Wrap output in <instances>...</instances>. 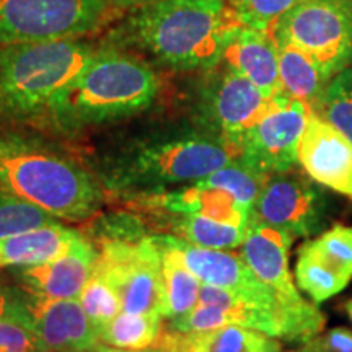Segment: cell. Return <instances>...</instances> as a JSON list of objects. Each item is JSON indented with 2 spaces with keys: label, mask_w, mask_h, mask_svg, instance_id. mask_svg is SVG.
<instances>
[{
  "label": "cell",
  "mask_w": 352,
  "mask_h": 352,
  "mask_svg": "<svg viewBox=\"0 0 352 352\" xmlns=\"http://www.w3.org/2000/svg\"><path fill=\"white\" fill-rule=\"evenodd\" d=\"M241 26L228 0H160L129 10L104 46L135 51L176 72L209 70L222 63Z\"/></svg>",
  "instance_id": "1"
},
{
  "label": "cell",
  "mask_w": 352,
  "mask_h": 352,
  "mask_svg": "<svg viewBox=\"0 0 352 352\" xmlns=\"http://www.w3.org/2000/svg\"><path fill=\"white\" fill-rule=\"evenodd\" d=\"M235 160L230 145L201 127L165 126L132 135L107 155L103 179L114 191L151 195L199 182Z\"/></svg>",
  "instance_id": "2"
},
{
  "label": "cell",
  "mask_w": 352,
  "mask_h": 352,
  "mask_svg": "<svg viewBox=\"0 0 352 352\" xmlns=\"http://www.w3.org/2000/svg\"><path fill=\"white\" fill-rule=\"evenodd\" d=\"M160 94V78L151 65L131 52L104 46L57 94L46 121L60 132L107 124L148 109Z\"/></svg>",
  "instance_id": "3"
},
{
  "label": "cell",
  "mask_w": 352,
  "mask_h": 352,
  "mask_svg": "<svg viewBox=\"0 0 352 352\" xmlns=\"http://www.w3.org/2000/svg\"><path fill=\"white\" fill-rule=\"evenodd\" d=\"M0 189L69 222L91 219L103 204L100 183L77 162L16 129H0Z\"/></svg>",
  "instance_id": "4"
},
{
  "label": "cell",
  "mask_w": 352,
  "mask_h": 352,
  "mask_svg": "<svg viewBox=\"0 0 352 352\" xmlns=\"http://www.w3.org/2000/svg\"><path fill=\"white\" fill-rule=\"evenodd\" d=\"M94 51L80 39L0 43V129L46 121L52 96Z\"/></svg>",
  "instance_id": "5"
},
{
  "label": "cell",
  "mask_w": 352,
  "mask_h": 352,
  "mask_svg": "<svg viewBox=\"0 0 352 352\" xmlns=\"http://www.w3.org/2000/svg\"><path fill=\"white\" fill-rule=\"evenodd\" d=\"M104 0H0V43L77 39L113 19Z\"/></svg>",
  "instance_id": "6"
},
{
  "label": "cell",
  "mask_w": 352,
  "mask_h": 352,
  "mask_svg": "<svg viewBox=\"0 0 352 352\" xmlns=\"http://www.w3.org/2000/svg\"><path fill=\"white\" fill-rule=\"evenodd\" d=\"M272 36L300 47L333 78L352 64V0H303L277 21Z\"/></svg>",
  "instance_id": "7"
},
{
  "label": "cell",
  "mask_w": 352,
  "mask_h": 352,
  "mask_svg": "<svg viewBox=\"0 0 352 352\" xmlns=\"http://www.w3.org/2000/svg\"><path fill=\"white\" fill-rule=\"evenodd\" d=\"M94 274L116 290L124 314L162 315L164 311L162 254L155 236L139 241H101Z\"/></svg>",
  "instance_id": "8"
},
{
  "label": "cell",
  "mask_w": 352,
  "mask_h": 352,
  "mask_svg": "<svg viewBox=\"0 0 352 352\" xmlns=\"http://www.w3.org/2000/svg\"><path fill=\"white\" fill-rule=\"evenodd\" d=\"M270 101L256 85L222 60L208 70L201 88V129L217 135L240 155L241 140L266 113Z\"/></svg>",
  "instance_id": "9"
},
{
  "label": "cell",
  "mask_w": 352,
  "mask_h": 352,
  "mask_svg": "<svg viewBox=\"0 0 352 352\" xmlns=\"http://www.w3.org/2000/svg\"><path fill=\"white\" fill-rule=\"evenodd\" d=\"M311 109L285 94L272 96L266 113L241 140L239 160L259 173H287L297 164V151Z\"/></svg>",
  "instance_id": "10"
},
{
  "label": "cell",
  "mask_w": 352,
  "mask_h": 352,
  "mask_svg": "<svg viewBox=\"0 0 352 352\" xmlns=\"http://www.w3.org/2000/svg\"><path fill=\"white\" fill-rule=\"evenodd\" d=\"M327 214V195L305 176L290 170L272 175L264 183L252 219L307 239L324 232Z\"/></svg>",
  "instance_id": "11"
},
{
  "label": "cell",
  "mask_w": 352,
  "mask_h": 352,
  "mask_svg": "<svg viewBox=\"0 0 352 352\" xmlns=\"http://www.w3.org/2000/svg\"><path fill=\"white\" fill-rule=\"evenodd\" d=\"M297 162L318 186L352 197V142L314 111L298 142Z\"/></svg>",
  "instance_id": "12"
},
{
  "label": "cell",
  "mask_w": 352,
  "mask_h": 352,
  "mask_svg": "<svg viewBox=\"0 0 352 352\" xmlns=\"http://www.w3.org/2000/svg\"><path fill=\"white\" fill-rule=\"evenodd\" d=\"M34 331L50 352H77L100 344L98 329L78 302L51 300L28 294L25 297Z\"/></svg>",
  "instance_id": "13"
},
{
  "label": "cell",
  "mask_w": 352,
  "mask_h": 352,
  "mask_svg": "<svg viewBox=\"0 0 352 352\" xmlns=\"http://www.w3.org/2000/svg\"><path fill=\"white\" fill-rule=\"evenodd\" d=\"M96 258L98 252L82 235L67 252L52 261L21 267L19 277L32 296L51 300L78 298L94 274Z\"/></svg>",
  "instance_id": "14"
},
{
  "label": "cell",
  "mask_w": 352,
  "mask_h": 352,
  "mask_svg": "<svg viewBox=\"0 0 352 352\" xmlns=\"http://www.w3.org/2000/svg\"><path fill=\"white\" fill-rule=\"evenodd\" d=\"M296 236L259 220H250L241 258L264 284L287 300H302L289 270V250Z\"/></svg>",
  "instance_id": "15"
},
{
  "label": "cell",
  "mask_w": 352,
  "mask_h": 352,
  "mask_svg": "<svg viewBox=\"0 0 352 352\" xmlns=\"http://www.w3.org/2000/svg\"><path fill=\"white\" fill-rule=\"evenodd\" d=\"M222 60L256 85L266 98L283 94L279 51L272 33L241 26L227 46Z\"/></svg>",
  "instance_id": "16"
},
{
  "label": "cell",
  "mask_w": 352,
  "mask_h": 352,
  "mask_svg": "<svg viewBox=\"0 0 352 352\" xmlns=\"http://www.w3.org/2000/svg\"><path fill=\"white\" fill-rule=\"evenodd\" d=\"M157 344L171 352H283L277 338L236 324L197 333L168 331Z\"/></svg>",
  "instance_id": "17"
},
{
  "label": "cell",
  "mask_w": 352,
  "mask_h": 352,
  "mask_svg": "<svg viewBox=\"0 0 352 352\" xmlns=\"http://www.w3.org/2000/svg\"><path fill=\"white\" fill-rule=\"evenodd\" d=\"M80 236V232L57 222L7 236L0 240V267H28L52 261Z\"/></svg>",
  "instance_id": "18"
},
{
  "label": "cell",
  "mask_w": 352,
  "mask_h": 352,
  "mask_svg": "<svg viewBox=\"0 0 352 352\" xmlns=\"http://www.w3.org/2000/svg\"><path fill=\"white\" fill-rule=\"evenodd\" d=\"M277 51L283 94L302 101L314 111L331 77L314 57L294 44L277 43Z\"/></svg>",
  "instance_id": "19"
},
{
  "label": "cell",
  "mask_w": 352,
  "mask_h": 352,
  "mask_svg": "<svg viewBox=\"0 0 352 352\" xmlns=\"http://www.w3.org/2000/svg\"><path fill=\"white\" fill-rule=\"evenodd\" d=\"M162 254L164 276V318L175 320L195 310L199 303L202 283L189 271L182 254L171 245L168 235H155Z\"/></svg>",
  "instance_id": "20"
},
{
  "label": "cell",
  "mask_w": 352,
  "mask_h": 352,
  "mask_svg": "<svg viewBox=\"0 0 352 352\" xmlns=\"http://www.w3.org/2000/svg\"><path fill=\"white\" fill-rule=\"evenodd\" d=\"M294 274H296L297 287L307 294L315 305L338 296L351 283V279H347L336 267L324 261L308 241L298 248Z\"/></svg>",
  "instance_id": "21"
},
{
  "label": "cell",
  "mask_w": 352,
  "mask_h": 352,
  "mask_svg": "<svg viewBox=\"0 0 352 352\" xmlns=\"http://www.w3.org/2000/svg\"><path fill=\"white\" fill-rule=\"evenodd\" d=\"M160 314H124L114 316L98 331L101 344L114 349L140 351L155 344L162 336Z\"/></svg>",
  "instance_id": "22"
},
{
  "label": "cell",
  "mask_w": 352,
  "mask_h": 352,
  "mask_svg": "<svg viewBox=\"0 0 352 352\" xmlns=\"http://www.w3.org/2000/svg\"><path fill=\"white\" fill-rule=\"evenodd\" d=\"M171 228L175 236L210 250H232L241 246L248 230V227L223 223L197 214L173 215Z\"/></svg>",
  "instance_id": "23"
},
{
  "label": "cell",
  "mask_w": 352,
  "mask_h": 352,
  "mask_svg": "<svg viewBox=\"0 0 352 352\" xmlns=\"http://www.w3.org/2000/svg\"><path fill=\"white\" fill-rule=\"evenodd\" d=\"M314 113L341 131L352 142V67L329 80Z\"/></svg>",
  "instance_id": "24"
},
{
  "label": "cell",
  "mask_w": 352,
  "mask_h": 352,
  "mask_svg": "<svg viewBox=\"0 0 352 352\" xmlns=\"http://www.w3.org/2000/svg\"><path fill=\"white\" fill-rule=\"evenodd\" d=\"M202 179L214 184V186L226 189L235 196L246 209L253 212L254 202H256L259 192H261L264 183L270 179V176L259 173L252 166L245 165L243 162L235 160L230 165L214 171L212 175Z\"/></svg>",
  "instance_id": "25"
},
{
  "label": "cell",
  "mask_w": 352,
  "mask_h": 352,
  "mask_svg": "<svg viewBox=\"0 0 352 352\" xmlns=\"http://www.w3.org/2000/svg\"><path fill=\"white\" fill-rule=\"evenodd\" d=\"M54 222L51 214L0 189V240Z\"/></svg>",
  "instance_id": "26"
},
{
  "label": "cell",
  "mask_w": 352,
  "mask_h": 352,
  "mask_svg": "<svg viewBox=\"0 0 352 352\" xmlns=\"http://www.w3.org/2000/svg\"><path fill=\"white\" fill-rule=\"evenodd\" d=\"M78 302L98 331L122 311L116 290L96 274H91L88 279L78 296Z\"/></svg>",
  "instance_id": "27"
},
{
  "label": "cell",
  "mask_w": 352,
  "mask_h": 352,
  "mask_svg": "<svg viewBox=\"0 0 352 352\" xmlns=\"http://www.w3.org/2000/svg\"><path fill=\"white\" fill-rule=\"evenodd\" d=\"M308 243L324 261L352 280V227L334 226Z\"/></svg>",
  "instance_id": "28"
},
{
  "label": "cell",
  "mask_w": 352,
  "mask_h": 352,
  "mask_svg": "<svg viewBox=\"0 0 352 352\" xmlns=\"http://www.w3.org/2000/svg\"><path fill=\"white\" fill-rule=\"evenodd\" d=\"M245 26L272 33L277 21L303 0H228Z\"/></svg>",
  "instance_id": "29"
},
{
  "label": "cell",
  "mask_w": 352,
  "mask_h": 352,
  "mask_svg": "<svg viewBox=\"0 0 352 352\" xmlns=\"http://www.w3.org/2000/svg\"><path fill=\"white\" fill-rule=\"evenodd\" d=\"M0 352H50L34 331L28 308L20 315L0 318Z\"/></svg>",
  "instance_id": "30"
},
{
  "label": "cell",
  "mask_w": 352,
  "mask_h": 352,
  "mask_svg": "<svg viewBox=\"0 0 352 352\" xmlns=\"http://www.w3.org/2000/svg\"><path fill=\"white\" fill-rule=\"evenodd\" d=\"M101 241H139L145 239L140 220L129 214H111L98 222Z\"/></svg>",
  "instance_id": "31"
},
{
  "label": "cell",
  "mask_w": 352,
  "mask_h": 352,
  "mask_svg": "<svg viewBox=\"0 0 352 352\" xmlns=\"http://www.w3.org/2000/svg\"><path fill=\"white\" fill-rule=\"evenodd\" d=\"M303 352H352V331L338 327L315 336L303 346Z\"/></svg>",
  "instance_id": "32"
},
{
  "label": "cell",
  "mask_w": 352,
  "mask_h": 352,
  "mask_svg": "<svg viewBox=\"0 0 352 352\" xmlns=\"http://www.w3.org/2000/svg\"><path fill=\"white\" fill-rule=\"evenodd\" d=\"M26 311V300L21 294L0 285V318L20 315Z\"/></svg>",
  "instance_id": "33"
},
{
  "label": "cell",
  "mask_w": 352,
  "mask_h": 352,
  "mask_svg": "<svg viewBox=\"0 0 352 352\" xmlns=\"http://www.w3.org/2000/svg\"><path fill=\"white\" fill-rule=\"evenodd\" d=\"M114 12H129L134 8L148 6V3L160 2V0H104Z\"/></svg>",
  "instance_id": "34"
},
{
  "label": "cell",
  "mask_w": 352,
  "mask_h": 352,
  "mask_svg": "<svg viewBox=\"0 0 352 352\" xmlns=\"http://www.w3.org/2000/svg\"><path fill=\"white\" fill-rule=\"evenodd\" d=\"M104 346V352H164L160 347H153V349H140V351H122V349H114V347H109L107 344Z\"/></svg>",
  "instance_id": "35"
},
{
  "label": "cell",
  "mask_w": 352,
  "mask_h": 352,
  "mask_svg": "<svg viewBox=\"0 0 352 352\" xmlns=\"http://www.w3.org/2000/svg\"><path fill=\"white\" fill-rule=\"evenodd\" d=\"M344 314H346V316L351 320V323H352V298H349V300H346V303H344Z\"/></svg>",
  "instance_id": "36"
},
{
  "label": "cell",
  "mask_w": 352,
  "mask_h": 352,
  "mask_svg": "<svg viewBox=\"0 0 352 352\" xmlns=\"http://www.w3.org/2000/svg\"><path fill=\"white\" fill-rule=\"evenodd\" d=\"M77 352H104V346L101 344V342H100V344L96 346V347H94V349H87V351H77Z\"/></svg>",
  "instance_id": "37"
},
{
  "label": "cell",
  "mask_w": 352,
  "mask_h": 352,
  "mask_svg": "<svg viewBox=\"0 0 352 352\" xmlns=\"http://www.w3.org/2000/svg\"><path fill=\"white\" fill-rule=\"evenodd\" d=\"M162 351H164V349H162ZM164 352H171V351H164Z\"/></svg>",
  "instance_id": "38"
},
{
  "label": "cell",
  "mask_w": 352,
  "mask_h": 352,
  "mask_svg": "<svg viewBox=\"0 0 352 352\" xmlns=\"http://www.w3.org/2000/svg\"><path fill=\"white\" fill-rule=\"evenodd\" d=\"M300 352H303V351H300Z\"/></svg>",
  "instance_id": "39"
}]
</instances>
